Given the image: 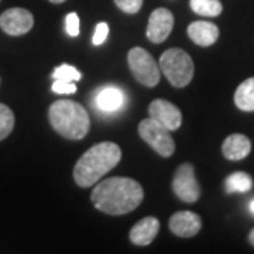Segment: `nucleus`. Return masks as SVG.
Instances as JSON below:
<instances>
[{"mask_svg":"<svg viewBox=\"0 0 254 254\" xmlns=\"http://www.w3.org/2000/svg\"><path fill=\"white\" fill-rule=\"evenodd\" d=\"M143 198L144 190L141 185L127 177H112L99 181L91 195L93 206L112 216L133 212L143 202Z\"/></svg>","mask_w":254,"mask_h":254,"instance_id":"obj_1","label":"nucleus"},{"mask_svg":"<svg viewBox=\"0 0 254 254\" xmlns=\"http://www.w3.org/2000/svg\"><path fill=\"white\" fill-rule=\"evenodd\" d=\"M188 36L195 44L209 47L218 41L219 28L209 21H193L188 26Z\"/></svg>","mask_w":254,"mask_h":254,"instance_id":"obj_15","label":"nucleus"},{"mask_svg":"<svg viewBox=\"0 0 254 254\" xmlns=\"http://www.w3.org/2000/svg\"><path fill=\"white\" fill-rule=\"evenodd\" d=\"M150 118L154 119L170 131L178 130L182 123V113L174 103L164 99H155L148 106Z\"/></svg>","mask_w":254,"mask_h":254,"instance_id":"obj_10","label":"nucleus"},{"mask_svg":"<svg viewBox=\"0 0 254 254\" xmlns=\"http://www.w3.org/2000/svg\"><path fill=\"white\" fill-rule=\"evenodd\" d=\"M235 103L243 112H254V76L239 85L235 92Z\"/></svg>","mask_w":254,"mask_h":254,"instance_id":"obj_16","label":"nucleus"},{"mask_svg":"<svg viewBox=\"0 0 254 254\" xmlns=\"http://www.w3.org/2000/svg\"><path fill=\"white\" fill-rule=\"evenodd\" d=\"M250 210H252V213L254 215V199L252 200V203H250Z\"/></svg>","mask_w":254,"mask_h":254,"instance_id":"obj_27","label":"nucleus"},{"mask_svg":"<svg viewBox=\"0 0 254 254\" xmlns=\"http://www.w3.org/2000/svg\"><path fill=\"white\" fill-rule=\"evenodd\" d=\"M51 3H55V4H58V3H64V1H66V0H50Z\"/></svg>","mask_w":254,"mask_h":254,"instance_id":"obj_26","label":"nucleus"},{"mask_svg":"<svg viewBox=\"0 0 254 254\" xmlns=\"http://www.w3.org/2000/svg\"><path fill=\"white\" fill-rule=\"evenodd\" d=\"M79 17L76 13H69L66 17H65V30L68 33V36L71 37H78L79 36Z\"/></svg>","mask_w":254,"mask_h":254,"instance_id":"obj_23","label":"nucleus"},{"mask_svg":"<svg viewBox=\"0 0 254 254\" xmlns=\"http://www.w3.org/2000/svg\"><path fill=\"white\" fill-rule=\"evenodd\" d=\"M190 6L193 13L205 17H216L223 10L220 0H190Z\"/></svg>","mask_w":254,"mask_h":254,"instance_id":"obj_18","label":"nucleus"},{"mask_svg":"<svg viewBox=\"0 0 254 254\" xmlns=\"http://www.w3.org/2000/svg\"><path fill=\"white\" fill-rule=\"evenodd\" d=\"M202 227V220L199 215L190 210H181L174 213L170 219V229L175 236L178 237H193L198 235Z\"/></svg>","mask_w":254,"mask_h":254,"instance_id":"obj_11","label":"nucleus"},{"mask_svg":"<svg viewBox=\"0 0 254 254\" xmlns=\"http://www.w3.org/2000/svg\"><path fill=\"white\" fill-rule=\"evenodd\" d=\"M158 230H160V220L154 216H147L138 220L131 227L128 237L130 242L136 246H147L154 240L155 236L158 235Z\"/></svg>","mask_w":254,"mask_h":254,"instance_id":"obj_12","label":"nucleus"},{"mask_svg":"<svg viewBox=\"0 0 254 254\" xmlns=\"http://www.w3.org/2000/svg\"><path fill=\"white\" fill-rule=\"evenodd\" d=\"M125 93L116 86H105L96 95V108L102 113H116L125 105Z\"/></svg>","mask_w":254,"mask_h":254,"instance_id":"obj_13","label":"nucleus"},{"mask_svg":"<svg viewBox=\"0 0 254 254\" xmlns=\"http://www.w3.org/2000/svg\"><path fill=\"white\" fill-rule=\"evenodd\" d=\"M53 92L60 93V95H72L76 92V85H75V82L55 79L53 83Z\"/></svg>","mask_w":254,"mask_h":254,"instance_id":"obj_22","label":"nucleus"},{"mask_svg":"<svg viewBox=\"0 0 254 254\" xmlns=\"http://www.w3.org/2000/svg\"><path fill=\"white\" fill-rule=\"evenodd\" d=\"M116 6L127 14H136L143 6V0H115Z\"/></svg>","mask_w":254,"mask_h":254,"instance_id":"obj_21","label":"nucleus"},{"mask_svg":"<svg viewBox=\"0 0 254 254\" xmlns=\"http://www.w3.org/2000/svg\"><path fill=\"white\" fill-rule=\"evenodd\" d=\"M174 27V16L168 9L158 7L155 9L150 17L147 24V38L154 43L160 44L164 43L173 31Z\"/></svg>","mask_w":254,"mask_h":254,"instance_id":"obj_9","label":"nucleus"},{"mask_svg":"<svg viewBox=\"0 0 254 254\" xmlns=\"http://www.w3.org/2000/svg\"><path fill=\"white\" fill-rule=\"evenodd\" d=\"M160 71L174 88H185L193 78L195 66L192 58L184 50L170 48L160 57Z\"/></svg>","mask_w":254,"mask_h":254,"instance_id":"obj_4","label":"nucleus"},{"mask_svg":"<svg viewBox=\"0 0 254 254\" xmlns=\"http://www.w3.org/2000/svg\"><path fill=\"white\" fill-rule=\"evenodd\" d=\"M252 151V141L245 134H230L222 144V153L230 161L243 160Z\"/></svg>","mask_w":254,"mask_h":254,"instance_id":"obj_14","label":"nucleus"},{"mask_svg":"<svg viewBox=\"0 0 254 254\" xmlns=\"http://www.w3.org/2000/svg\"><path fill=\"white\" fill-rule=\"evenodd\" d=\"M53 78H54V79H64V81L76 82L81 79L82 75L75 66H72V65L63 64V65H60V66L55 68V71L53 72Z\"/></svg>","mask_w":254,"mask_h":254,"instance_id":"obj_20","label":"nucleus"},{"mask_svg":"<svg viewBox=\"0 0 254 254\" xmlns=\"http://www.w3.org/2000/svg\"><path fill=\"white\" fill-rule=\"evenodd\" d=\"M14 113L10 109L9 106L0 103V141L4 140L6 137L10 136V133L14 128Z\"/></svg>","mask_w":254,"mask_h":254,"instance_id":"obj_19","label":"nucleus"},{"mask_svg":"<svg viewBox=\"0 0 254 254\" xmlns=\"http://www.w3.org/2000/svg\"><path fill=\"white\" fill-rule=\"evenodd\" d=\"M108 36H109V26H108V23L102 21V23H99V24L96 26V28H95L93 44H95V46H102V44L106 41Z\"/></svg>","mask_w":254,"mask_h":254,"instance_id":"obj_24","label":"nucleus"},{"mask_svg":"<svg viewBox=\"0 0 254 254\" xmlns=\"http://www.w3.org/2000/svg\"><path fill=\"white\" fill-rule=\"evenodd\" d=\"M138 134L147 144L154 150L157 154L164 158H168L175 151V141L170 134V130L163 125L148 118L138 123Z\"/></svg>","mask_w":254,"mask_h":254,"instance_id":"obj_6","label":"nucleus"},{"mask_svg":"<svg viewBox=\"0 0 254 254\" xmlns=\"http://www.w3.org/2000/svg\"><path fill=\"white\" fill-rule=\"evenodd\" d=\"M249 242L254 246V229L250 232V235H249Z\"/></svg>","mask_w":254,"mask_h":254,"instance_id":"obj_25","label":"nucleus"},{"mask_svg":"<svg viewBox=\"0 0 254 254\" xmlns=\"http://www.w3.org/2000/svg\"><path fill=\"white\" fill-rule=\"evenodd\" d=\"M48 119L55 131L68 140H81L91 127L88 112L73 100H55L48 109Z\"/></svg>","mask_w":254,"mask_h":254,"instance_id":"obj_3","label":"nucleus"},{"mask_svg":"<svg viewBox=\"0 0 254 254\" xmlns=\"http://www.w3.org/2000/svg\"><path fill=\"white\" fill-rule=\"evenodd\" d=\"M127 63L134 79L141 85L154 88L160 82V65H157L154 58L144 48H131L127 54Z\"/></svg>","mask_w":254,"mask_h":254,"instance_id":"obj_5","label":"nucleus"},{"mask_svg":"<svg viewBox=\"0 0 254 254\" xmlns=\"http://www.w3.org/2000/svg\"><path fill=\"white\" fill-rule=\"evenodd\" d=\"M122 160V150L116 143L102 141L92 145L73 167V180L81 188H89L112 171Z\"/></svg>","mask_w":254,"mask_h":254,"instance_id":"obj_2","label":"nucleus"},{"mask_svg":"<svg viewBox=\"0 0 254 254\" xmlns=\"http://www.w3.org/2000/svg\"><path fill=\"white\" fill-rule=\"evenodd\" d=\"M34 26V17L31 11L23 7L7 9L0 16V28L9 36H23Z\"/></svg>","mask_w":254,"mask_h":254,"instance_id":"obj_8","label":"nucleus"},{"mask_svg":"<svg viewBox=\"0 0 254 254\" xmlns=\"http://www.w3.org/2000/svg\"><path fill=\"white\" fill-rule=\"evenodd\" d=\"M173 190L178 199L187 203H193L199 199L200 187L195 177L193 165L190 163L181 164L174 175Z\"/></svg>","mask_w":254,"mask_h":254,"instance_id":"obj_7","label":"nucleus"},{"mask_svg":"<svg viewBox=\"0 0 254 254\" xmlns=\"http://www.w3.org/2000/svg\"><path fill=\"white\" fill-rule=\"evenodd\" d=\"M225 187L227 193H233V192L245 193L253 188V180L249 174L235 173L227 177Z\"/></svg>","mask_w":254,"mask_h":254,"instance_id":"obj_17","label":"nucleus"}]
</instances>
